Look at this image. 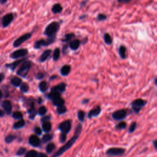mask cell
<instances>
[{
	"mask_svg": "<svg viewBox=\"0 0 157 157\" xmlns=\"http://www.w3.org/2000/svg\"><path fill=\"white\" fill-rule=\"evenodd\" d=\"M147 101L141 99H136L132 102V108L134 112L138 113L142 107L146 104Z\"/></svg>",
	"mask_w": 157,
	"mask_h": 157,
	"instance_id": "52a82bcc",
	"label": "cell"
},
{
	"mask_svg": "<svg viewBox=\"0 0 157 157\" xmlns=\"http://www.w3.org/2000/svg\"><path fill=\"white\" fill-rule=\"evenodd\" d=\"M7 1H8V0H0V4L3 5V4L6 3Z\"/></svg>",
	"mask_w": 157,
	"mask_h": 157,
	"instance_id": "9f6ffc18",
	"label": "cell"
},
{
	"mask_svg": "<svg viewBox=\"0 0 157 157\" xmlns=\"http://www.w3.org/2000/svg\"><path fill=\"white\" fill-rule=\"evenodd\" d=\"M57 112H58L59 114H64V113L66 112V111H67L66 108L64 105H61V106H58L57 107Z\"/></svg>",
	"mask_w": 157,
	"mask_h": 157,
	"instance_id": "d6a6232c",
	"label": "cell"
},
{
	"mask_svg": "<svg viewBox=\"0 0 157 157\" xmlns=\"http://www.w3.org/2000/svg\"><path fill=\"white\" fill-rule=\"evenodd\" d=\"M28 112L29 117H30L31 119H34L35 116H36V112L34 107V104L33 102H31L30 104V109H29L28 111Z\"/></svg>",
	"mask_w": 157,
	"mask_h": 157,
	"instance_id": "ffe728a7",
	"label": "cell"
},
{
	"mask_svg": "<svg viewBox=\"0 0 157 157\" xmlns=\"http://www.w3.org/2000/svg\"><path fill=\"white\" fill-rule=\"evenodd\" d=\"M133 0H117V2L120 4H127L131 2Z\"/></svg>",
	"mask_w": 157,
	"mask_h": 157,
	"instance_id": "7dc6e473",
	"label": "cell"
},
{
	"mask_svg": "<svg viewBox=\"0 0 157 157\" xmlns=\"http://www.w3.org/2000/svg\"><path fill=\"white\" fill-rule=\"evenodd\" d=\"M87 17H88V15H86V14H83V15H80V17H79V19H80V20H83V19H86Z\"/></svg>",
	"mask_w": 157,
	"mask_h": 157,
	"instance_id": "db71d44e",
	"label": "cell"
},
{
	"mask_svg": "<svg viewBox=\"0 0 157 157\" xmlns=\"http://www.w3.org/2000/svg\"><path fill=\"white\" fill-rule=\"evenodd\" d=\"M28 54V50L26 49H20L13 52L10 55V57L12 59H18L26 56Z\"/></svg>",
	"mask_w": 157,
	"mask_h": 157,
	"instance_id": "ba28073f",
	"label": "cell"
},
{
	"mask_svg": "<svg viewBox=\"0 0 157 157\" xmlns=\"http://www.w3.org/2000/svg\"><path fill=\"white\" fill-rule=\"evenodd\" d=\"M14 19V15L13 13H8L3 17L1 20V25L3 28H6L12 22Z\"/></svg>",
	"mask_w": 157,
	"mask_h": 157,
	"instance_id": "8992f818",
	"label": "cell"
},
{
	"mask_svg": "<svg viewBox=\"0 0 157 157\" xmlns=\"http://www.w3.org/2000/svg\"><path fill=\"white\" fill-rule=\"evenodd\" d=\"M88 41V39H87V38H85L84 39H83V40L81 42V43L82 44H85L86 42Z\"/></svg>",
	"mask_w": 157,
	"mask_h": 157,
	"instance_id": "680465c9",
	"label": "cell"
},
{
	"mask_svg": "<svg viewBox=\"0 0 157 157\" xmlns=\"http://www.w3.org/2000/svg\"><path fill=\"white\" fill-rule=\"evenodd\" d=\"M31 66V62L28 60H25L22 63L20 67H19L18 71L17 72V74L21 77H25L26 75L28 73L29 70Z\"/></svg>",
	"mask_w": 157,
	"mask_h": 157,
	"instance_id": "277c9868",
	"label": "cell"
},
{
	"mask_svg": "<svg viewBox=\"0 0 157 157\" xmlns=\"http://www.w3.org/2000/svg\"><path fill=\"white\" fill-rule=\"evenodd\" d=\"M34 132L36 133V134L41 135L42 133V130L39 127H36L34 128Z\"/></svg>",
	"mask_w": 157,
	"mask_h": 157,
	"instance_id": "bcb514c9",
	"label": "cell"
},
{
	"mask_svg": "<svg viewBox=\"0 0 157 157\" xmlns=\"http://www.w3.org/2000/svg\"><path fill=\"white\" fill-rule=\"evenodd\" d=\"M126 127H127V124L125 121H121L116 126V128L118 129V130H123V129L125 128Z\"/></svg>",
	"mask_w": 157,
	"mask_h": 157,
	"instance_id": "f35d334b",
	"label": "cell"
},
{
	"mask_svg": "<svg viewBox=\"0 0 157 157\" xmlns=\"http://www.w3.org/2000/svg\"><path fill=\"white\" fill-rule=\"evenodd\" d=\"M136 127H137V124H136V122L132 123L131 125H130V128H129V132H130V133H133V132H134V130H136Z\"/></svg>",
	"mask_w": 157,
	"mask_h": 157,
	"instance_id": "7bdbcfd3",
	"label": "cell"
},
{
	"mask_svg": "<svg viewBox=\"0 0 157 157\" xmlns=\"http://www.w3.org/2000/svg\"><path fill=\"white\" fill-rule=\"evenodd\" d=\"M53 103L55 106H59L64 105V101L63 98H61V97H58L53 100Z\"/></svg>",
	"mask_w": 157,
	"mask_h": 157,
	"instance_id": "f1b7e54d",
	"label": "cell"
},
{
	"mask_svg": "<svg viewBox=\"0 0 157 157\" xmlns=\"http://www.w3.org/2000/svg\"><path fill=\"white\" fill-rule=\"evenodd\" d=\"M52 129V125L49 121H44L42 125V130L45 132H49Z\"/></svg>",
	"mask_w": 157,
	"mask_h": 157,
	"instance_id": "4316f807",
	"label": "cell"
},
{
	"mask_svg": "<svg viewBox=\"0 0 157 157\" xmlns=\"http://www.w3.org/2000/svg\"><path fill=\"white\" fill-rule=\"evenodd\" d=\"M57 36H52V37H48L47 39H41L39 40L35 41L34 44V48L35 49H39L42 47H47L52 44L56 40Z\"/></svg>",
	"mask_w": 157,
	"mask_h": 157,
	"instance_id": "3957f363",
	"label": "cell"
},
{
	"mask_svg": "<svg viewBox=\"0 0 157 157\" xmlns=\"http://www.w3.org/2000/svg\"><path fill=\"white\" fill-rule=\"evenodd\" d=\"M3 108L4 109V111L8 114H10L12 111V104L11 102L9 100H5L1 104Z\"/></svg>",
	"mask_w": 157,
	"mask_h": 157,
	"instance_id": "5bb4252c",
	"label": "cell"
},
{
	"mask_svg": "<svg viewBox=\"0 0 157 157\" xmlns=\"http://www.w3.org/2000/svg\"><path fill=\"white\" fill-rule=\"evenodd\" d=\"M77 115H78V118L81 121H83L85 118V113L82 111H79L78 113H77Z\"/></svg>",
	"mask_w": 157,
	"mask_h": 157,
	"instance_id": "b9f144b4",
	"label": "cell"
},
{
	"mask_svg": "<svg viewBox=\"0 0 157 157\" xmlns=\"http://www.w3.org/2000/svg\"><path fill=\"white\" fill-rule=\"evenodd\" d=\"M16 136L15 135H12V134H9L8 135V136H7L5 138V141L6 143H11L12 141H14V140L16 139Z\"/></svg>",
	"mask_w": 157,
	"mask_h": 157,
	"instance_id": "1f68e13d",
	"label": "cell"
},
{
	"mask_svg": "<svg viewBox=\"0 0 157 157\" xmlns=\"http://www.w3.org/2000/svg\"><path fill=\"white\" fill-rule=\"evenodd\" d=\"M108 18L106 15L104 14H101V13H99V14H98L97 17H96V19L97 20H98L99 22H102L104 21Z\"/></svg>",
	"mask_w": 157,
	"mask_h": 157,
	"instance_id": "d590c367",
	"label": "cell"
},
{
	"mask_svg": "<svg viewBox=\"0 0 157 157\" xmlns=\"http://www.w3.org/2000/svg\"><path fill=\"white\" fill-rule=\"evenodd\" d=\"M101 112V108L99 106H96V108H93V109H92L89 113V118H91L92 117H96V116H98L100 114Z\"/></svg>",
	"mask_w": 157,
	"mask_h": 157,
	"instance_id": "ac0fdd59",
	"label": "cell"
},
{
	"mask_svg": "<svg viewBox=\"0 0 157 157\" xmlns=\"http://www.w3.org/2000/svg\"><path fill=\"white\" fill-rule=\"evenodd\" d=\"M11 83L12 84V85H14V86H19L21 85L22 80L19 78V77H15L12 79Z\"/></svg>",
	"mask_w": 157,
	"mask_h": 157,
	"instance_id": "83f0119b",
	"label": "cell"
},
{
	"mask_svg": "<svg viewBox=\"0 0 157 157\" xmlns=\"http://www.w3.org/2000/svg\"><path fill=\"white\" fill-rule=\"evenodd\" d=\"M82 131V126L81 125H78L77 127H76V130H75V133L74 136H73L72 138L65 145H64L62 147H61L60 149L58 150V151L54 154V155L52 157H58L60 156V155H62L64 152H65L67 150H68L69 148H71L72 146L74 144V143L76 141L77 138L79 137V135H80V133Z\"/></svg>",
	"mask_w": 157,
	"mask_h": 157,
	"instance_id": "6da1fadb",
	"label": "cell"
},
{
	"mask_svg": "<svg viewBox=\"0 0 157 157\" xmlns=\"http://www.w3.org/2000/svg\"><path fill=\"white\" fill-rule=\"evenodd\" d=\"M29 144L33 147H38L40 144V140L36 135H31L29 137Z\"/></svg>",
	"mask_w": 157,
	"mask_h": 157,
	"instance_id": "7c38bea8",
	"label": "cell"
},
{
	"mask_svg": "<svg viewBox=\"0 0 157 157\" xmlns=\"http://www.w3.org/2000/svg\"><path fill=\"white\" fill-rule=\"evenodd\" d=\"M47 112V109L44 106L41 107L38 110V114L40 115H44Z\"/></svg>",
	"mask_w": 157,
	"mask_h": 157,
	"instance_id": "60d3db41",
	"label": "cell"
},
{
	"mask_svg": "<svg viewBox=\"0 0 157 157\" xmlns=\"http://www.w3.org/2000/svg\"><path fill=\"white\" fill-rule=\"evenodd\" d=\"M66 139V134H65V133H61L60 137V142H64V141H65Z\"/></svg>",
	"mask_w": 157,
	"mask_h": 157,
	"instance_id": "f6af8a7d",
	"label": "cell"
},
{
	"mask_svg": "<svg viewBox=\"0 0 157 157\" xmlns=\"http://www.w3.org/2000/svg\"><path fill=\"white\" fill-rule=\"evenodd\" d=\"M87 2H88V0H83V1L81 2V3H80V8H82V7L85 6L86 4V3H87Z\"/></svg>",
	"mask_w": 157,
	"mask_h": 157,
	"instance_id": "f907efd6",
	"label": "cell"
},
{
	"mask_svg": "<svg viewBox=\"0 0 157 157\" xmlns=\"http://www.w3.org/2000/svg\"><path fill=\"white\" fill-rule=\"evenodd\" d=\"M50 119V117L49 116H46V117H44V118H42V121H47L48 120H49Z\"/></svg>",
	"mask_w": 157,
	"mask_h": 157,
	"instance_id": "11a10c76",
	"label": "cell"
},
{
	"mask_svg": "<svg viewBox=\"0 0 157 157\" xmlns=\"http://www.w3.org/2000/svg\"><path fill=\"white\" fill-rule=\"evenodd\" d=\"M32 36L31 33H27L24 34L22 35L21 36L16 39L13 42V46L14 47H18L20 45L22 44L25 42L27 41L28 40L30 39Z\"/></svg>",
	"mask_w": 157,
	"mask_h": 157,
	"instance_id": "5b68a950",
	"label": "cell"
},
{
	"mask_svg": "<svg viewBox=\"0 0 157 157\" xmlns=\"http://www.w3.org/2000/svg\"><path fill=\"white\" fill-rule=\"evenodd\" d=\"M66 89V84L64 83H60L59 84H58L57 85L55 86L54 87L52 88L51 91L52 92H58V93H61V92H63Z\"/></svg>",
	"mask_w": 157,
	"mask_h": 157,
	"instance_id": "2e32d148",
	"label": "cell"
},
{
	"mask_svg": "<svg viewBox=\"0 0 157 157\" xmlns=\"http://www.w3.org/2000/svg\"><path fill=\"white\" fill-rule=\"evenodd\" d=\"M39 88L42 92H45V91H46L47 89V84L46 82H41L39 83Z\"/></svg>",
	"mask_w": 157,
	"mask_h": 157,
	"instance_id": "4dcf8cb0",
	"label": "cell"
},
{
	"mask_svg": "<svg viewBox=\"0 0 157 157\" xmlns=\"http://www.w3.org/2000/svg\"><path fill=\"white\" fill-rule=\"evenodd\" d=\"M51 53H52V50L51 49H47L45 50L42 54V55H41V57H39V60L40 62H44L47 60V58H49L50 55Z\"/></svg>",
	"mask_w": 157,
	"mask_h": 157,
	"instance_id": "e0dca14e",
	"label": "cell"
},
{
	"mask_svg": "<svg viewBox=\"0 0 157 157\" xmlns=\"http://www.w3.org/2000/svg\"><path fill=\"white\" fill-rule=\"evenodd\" d=\"M80 44H81V41L79 39H74V40L71 41V42L69 43V47L70 48L73 50H76L79 49V46H80Z\"/></svg>",
	"mask_w": 157,
	"mask_h": 157,
	"instance_id": "4fadbf2b",
	"label": "cell"
},
{
	"mask_svg": "<svg viewBox=\"0 0 157 157\" xmlns=\"http://www.w3.org/2000/svg\"><path fill=\"white\" fill-rule=\"evenodd\" d=\"M4 112L3 111H2V110L0 109V117H4Z\"/></svg>",
	"mask_w": 157,
	"mask_h": 157,
	"instance_id": "6f0895ef",
	"label": "cell"
},
{
	"mask_svg": "<svg viewBox=\"0 0 157 157\" xmlns=\"http://www.w3.org/2000/svg\"><path fill=\"white\" fill-rule=\"evenodd\" d=\"M25 121L22 119H21L19 121L15 122V124H14V126H13V128L15 130H17V129H20L23 128L25 126Z\"/></svg>",
	"mask_w": 157,
	"mask_h": 157,
	"instance_id": "d4e9b609",
	"label": "cell"
},
{
	"mask_svg": "<svg viewBox=\"0 0 157 157\" xmlns=\"http://www.w3.org/2000/svg\"><path fill=\"white\" fill-rule=\"evenodd\" d=\"M4 73H0V83H1V82L4 80Z\"/></svg>",
	"mask_w": 157,
	"mask_h": 157,
	"instance_id": "f5cc1de1",
	"label": "cell"
},
{
	"mask_svg": "<svg viewBox=\"0 0 157 157\" xmlns=\"http://www.w3.org/2000/svg\"><path fill=\"white\" fill-rule=\"evenodd\" d=\"M55 149V144L53 143H50L46 147V152L48 153H50Z\"/></svg>",
	"mask_w": 157,
	"mask_h": 157,
	"instance_id": "e575fe53",
	"label": "cell"
},
{
	"mask_svg": "<svg viewBox=\"0 0 157 157\" xmlns=\"http://www.w3.org/2000/svg\"><path fill=\"white\" fill-rule=\"evenodd\" d=\"M71 128V121L69 120H66L60 124L59 125V129L61 130V132L65 134H67L69 132Z\"/></svg>",
	"mask_w": 157,
	"mask_h": 157,
	"instance_id": "30bf717a",
	"label": "cell"
},
{
	"mask_svg": "<svg viewBox=\"0 0 157 157\" xmlns=\"http://www.w3.org/2000/svg\"><path fill=\"white\" fill-rule=\"evenodd\" d=\"M127 47L124 45H121L118 49V54H119L120 57L122 59H125L127 58Z\"/></svg>",
	"mask_w": 157,
	"mask_h": 157,
	"instance_id": "44dd1931",
	"label": "cell"
},
{
	"mask_svg": "<svg viewBox=\"0 0 157 157\" xmlns=\"http://www.w3.org/2000/svg\"><path fill=\"white\" fill-rule=\"evenodd\" d=\"M127 116V112L124 109H120L115 111L112 114V117L116 120L124 119Z\"/></svg>",
	"mask_w": 157,
	"mask_h": 157,
	"instance_id": "8fae6325",
	"label": "cell"
},
{
	"mask_svg": "<svg viewBox=\"0 0 157 157\" xmlns=\"http://www.w3.org/2000/svg\"><path fill=\"white\" fill-rule=\"evenodd\" d=\"M26 60V58H23V59H20V60H17V61H14V62L12 63L6 64V66L7 67H8V68L11 69L12 71H14V70L15 69L16 67L18 66L19 64L22 63L23 61H25Z\"/></svg>",
	"mask_w": 157,
	"mask_h": 157,
	"instance_id": "9a60e30c",
	"label": "cell"
},
{
	"mask_svg": "<svg viewBox=\"0 0 157 157\" xmlns=\"http://www.w3.org/2000/svg\"><path fill=\"white\" fill-rule=\"evenodd\" d=\"M13 118H15V119H22L23 118V114L21 112H19V111H16L14 112L12 114Z\"/></svg>",
	"mask_w": 157,
	"mask_h": 157,
	"instance_id": "836d02e7",
	"label": "cell"
},
{
	"mask_svg": "<svg viewBox=\"0 0 157 157\" xmlns=\"http://www.w3.org/2000/svg\"><path fill=\"white\" fill-rule=\"evenodd\" d=\"M36 78L38 79H42L44 77V74H42V73H39L38 74L36 75Z\"/></svg>",
	"mask_w": 157,
	"mask_h": 157,
	"instance_id": "681fc988",
	"label": "cell"
},
{
	"mask_svg": "<svg viewBox=\"0 0 157 157\" xmlns=\"http://www.w3.org/2000/svg\"><path fill=\"white\" fill-rule=\"evenodd\" d=\"M60 57V48L57 47L54 50V53H53V60L54 61H57V60L59 59Z\"/></svg>",
	"mask_w": 157,
	"mask_h": 157,
	"instance_id": "484cf974",
	"label": "cell"
},
{
	"mask_svg": "<svg viewBox=\"0 0 157 157\" xmlns=\"http://www.w3.org/2000/svg\"><path fill=\"white\" fill-rule=\"evenodd\" d=\"M2 98H3V93L0 90V101H1V99H2Z\"/></svg>",
	"mask_w": 157,
	"mask_h": 157,
	"instance_id": "91938a15",
	"label": "cell"
},
{
	"mask_svg": "<svg viewBox=\"0 0 157 157\" xmlns=\"http://www.w3.org/2000/svg\"><path fill=\"white\" fill-rule=\"evenodd\" d=\"M53 138V136L51 134H45L44 136L42 137V141L43 142H49Z\"/></svg>",
	"mask_w": 157,
	"mask_h": 157,
	"instance_id": "74e56055",
	"label": "cell"
},
{
	"mask_svg": "<svg viewBox=\"0 0 157 157\" xmlns=\"http://www.w3.org/2000/svg\"><path fill=\"white\" fill-rule=\"evenodd\" d=\"M60 28V24L59 22L56 21L52 22L45 27L44 31V34L47 37L56 36V34L58 33Z\"/></svg>",
	"mask_w": 157,
	"mask_h": 157,
	"instance_id": "7a4b0ae2",
	"label": "cell"
},
{
	"mask_svg": "<svg viewBox=\"0 0 157 157\" xmlns=\"http://www.w3.org/2000/svg\"><path fill=\"white\" fill-rule=\"evenodd\" d=\"M67 47H68L67 45H63V54H66Z\"/></svg>",
	"mask_w": 157,
	"mask_h": 157,
	"instance_id": "c3c4849f",
	"label": "cell"
},
{
	"mask_svg": "<svg viewBox=\"0 0 157 157\" xmlns=\"http://www.w3.org/2000/svg\"><path fill=\"white\" fill-rule=\"evenodd\" d=\"M36 157H47V156L42 153H37Z\"/></svg>",
	"mask_w": 157,
	"mask_h": 157,
	"instance_id": "816d5d0a",
	"label": "cell"
},
{
	"mask_svg": "<svg viewBox=\"0 0 157 157\" xmlns=\"http://www.w3.org/2000/svg\"><path fill=\"white\" fill-rule=\"evenodd\" d=\"M37 152L35 150H30L26 153L25 157H36L37 155Z\"/></svg>",
	"mask_w": 157,
	"mask_h": 157,
	"instance_id": "ab89813d",
	"label": "cell"
},
{
	"mask_svg": "<svg viewBox=\"0 0 157 157\" xmlns=\"http://www.w3.org/2000/svg\"><path fill=\"white\" fill-rule=\"evenodd\" d=\"M75 37V34L73 33H67L64 35V37L63 39H61V41L64 42H69V41H71L73 38Z\"/></svg>",
	"mask_w": 157,
	"mask_h": 157,
	"instance_id": "cb8c5ba5",
	"label": "cell"
},
{
	"mask_svg": "<svg viewBox=\"0 0 157 157\" xmlns=\"http://www.w3.org/2000/svg\"><path fill=\"white\" fill-rule=\"evenodd\" d=\"M52 12L53 14H60L63 11V7L60 3H56L54 4L52 8Z\"/></svg>",
	"mask_w": 157,
	"mask_h": 157,
	"instance_id": "d6986e66",
	"label": "cell"
},
{
	"mask_svg": "<svg viewBox=\"0 0 157 157\" xmlns=\"http://www.w3.org/2000/svg\"><path fill=\"white\" fill-rule=\"evenodd\" d=\"M48 97L53 101L54 99H56V98H57L60 97V93H58V92H51V93L48 95Z\"/></svg>",
	"mask_w": 157,
	"mask_h": 157,
	"instance_id": "f546056e",
	"label": "cell"
},
{
	"mask_svg": "<svg viewBox=\"0 0 157 157\" xmlns=\"http://www.w3.org/2000/svg\"><path fill=\"white\" fill-rule=\"evenodd\" d=\"M70 71H71V66L69 65H64L60 70V73L63 76H67L69 74Z\"/></svg>",
	"mask_w": 157,
	"mask_h": 157,
	"instance_id": "7402d4cb",
	"label": "cell"
},
{
	"mask_svg": "<svg viewBox=\"0 0 157 157\" xmlns=\"http://www.w3.org/2000/svg\"><path fill=\"white\" fill-rule=\"evenodd\" d=\"M28 90L29 86L27 83H23L21 85V86H20V90L23 92V93H26V92H27L28 91Z\"/></svg>",
	"mask_w": 157,
	"mask_h": 157,
	"instance_id": "8d00e7d4",
	"label": "cell"
},
{
	"mask_svg": "<svg viewBox=\"0 0 157 157\" xmlns=\"http://www.w3.org/2000/svg\"><path fill=\"white\" fill-rule=\"evenodd\" d=\"M26 152V149L25 148H23V147H21L18 150V151L17 152V155H19V156H20V155H22L23 154L25 153V152Z\"/></svg>",
	"mask_w": 157,
	"mask_h": 157,
	"instance_id": "ee69618b",
	"label": "cell"
},
{
	"mask_svg": "<svg viewBox=\"0 0 157 157\" xmlns=\"http://www.w3.org/2000/svg\"><path fill=\"white\" fill-rule=\"evenodd\" d=\"M156 141H154V146H155V149H156Z\"/></svg>",
	"mask_w": 157,
	"mask_h": 157,
	"instance_id": "94428289",
	"label": "cell"
},
{
	"mask_svg": "<svg viewBox=\"0 0 157 157\" xmlns=\"http://www.w3.org/2000/svg\"><path fill=\"white\" fill-rule=\"evenodd\" d=\"M103 39H104V41L107 45H111L112 44L113 40H112V38L111 35L109 34V33H104L103 36Z\"/></svg>",
	"mask_w": 157,
	"mask_h": 157,
	"instance_id": "603a6c76",
	"label": "cell"
},
{
	"mask_svg": "<svg viewBox=\"0 0 157 157\" xmlns=\"http://www.w3.org/2000/svg\"><path fill=\"white\" fill-rule=\"evenodd\" d=\"M124 152L125 149L121 148H111L107 150L106 154L109 156H117L122 155Z\"/></svg>",
	"mask_w": 157,
	"mask_h": 157,
	"instance_id": "9c48e42d",
	"label": "cell"
}]
</instances>
